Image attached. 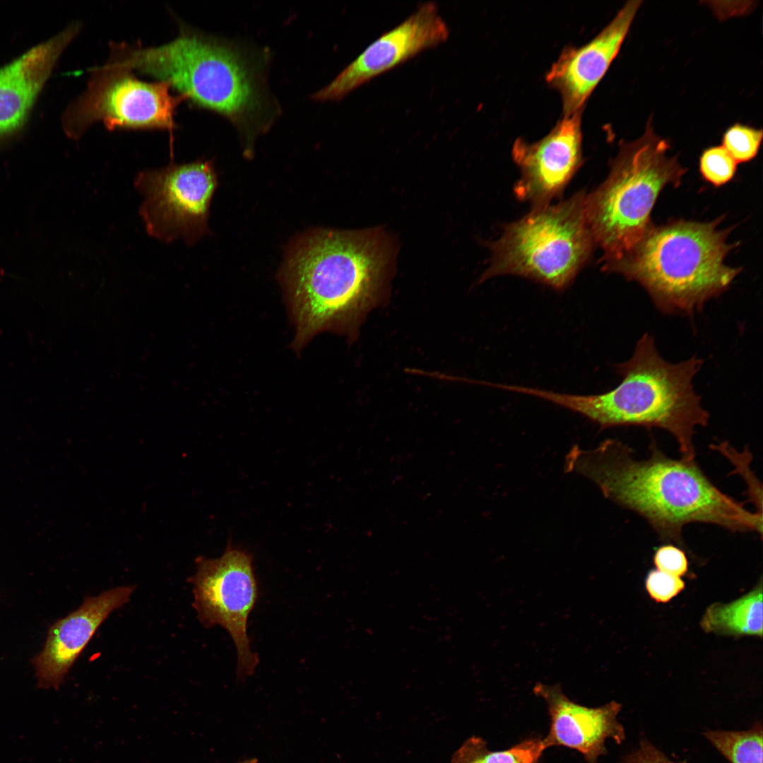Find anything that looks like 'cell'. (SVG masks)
I'll list each match as a JSON object with an SVG mask.
<instances>
[{
  "label": "cell",
  "mask_w": 763,
  "mask_h": 763,
  "mask_svg": "<svg viewBox=\"0 0 763 763\" xmlns=\"http://www.w3.org/2000/svg\"><path fill=\"white\" fill-rule=\"evenodd\" d=\"M621 763H686L675 762L670 759L661 751L646 739L640 741L639 746L627 754Z\"/></svg>",
  "instance_id": "cell-25"
},
{
  "label": "cell",
  "mask_w": 763,
  "mask_h": 763,
  "mask_svg": "<svg viewBox=\"0 0 763 763\" xmlns=\"http://www.w3.org/2000/svg\"><path fill=\"white\" fill-rule=\"evenodd\" d=\"M386 262L384 244L372 232L324 230L305 239L286 271L295 345L355 324L376 300Z\"/></svg>",
  "instance_id": "cell-3"
},
{
  "label": "cell",
  "mask_w": 763,
  "mask_h": 763,
  "mask_svg": "<svg viewBox=\"0 0 763 763\" xmlns=\"http://www.w3.org/2000/svg\"><path fill=\"white\" fill-rule=\"evenodd\" d=\"M710 447L723 454L734 466V470L731 473L741 475L746 483L747 487V494L750 500L755 506L756 511L762 514V487L750 468V462L752 457L747 448L740 452L732 447L727 442L712 444Z\"/></svg>",
  "instance_id": "cell-21"
},
{
  "label": "cell",
  "mask_w": 763,
  "mask_h": 763,
  "mask_svg": "<svg viewBox=\"0 0 763 763\" xmlns=\"http://www.w3.org/2000/svg\"><path fill=\"white\" fill-rule=\"evenodd\" d=\"M252 555L228 542L216 559L199 557L191 577L198 619L205 627L220 625L230 634L237 653V675L244 679L254 673L259 663L251 651L248 617L259 598Z\"/></svg>",
  "instance_id": "cell-10"
},
{
  "label": "cell",
  "mask_w": 763,
  "mask_h": 763,
  "mask_svg": "<svg viewBox=\"0 0 763 763\" xmlns=\"http://www.w3.org/2000/svg\"><path fill=\"white\" fill-rule=\"evenodd\" d=\"M646 588L656 602L666 603L684 589L685 582L679 576L654 569L648 574Z\"/></svg>",
  "instance_id": "cell-23"
},
{
  "label": "cell",
  "mask_w": 763,
  "mask_h": 763,
  "mask_svg": "<svg viewBox=\"0 0 763 763\" xmlns=\"http://www.w3.org/2000/svg\"><path fill=\"white\" fill-rule=\"evenodd\" d=\"M653 562L658 570L679 577L688 569L687 558L683 550L670 543L663 545L656 550Z\"/></svg>",
  "instance_id": "cell-24"
},
{
  "label": "cell",
  "mask_w": 763,
  "mask_h": 763,
  "mask_svg": "<svg viewBox=\"0 0 763 763\" xmlns=\"http://www.w3.org/2000/svg\"><path fill=\"white\" fill-rule=\"evenodd\" d=\"M702 364L695 356L678 363L665 360L646 333L632 357L616 365L622 380L609 391L579 395L523 386L521 392L579 413L601 429L637 425L664 430L676 440L682 459L691 461L696 456L695 429L709 420L692 383Z\"/></svg>",
  "instance_id": "cell-2"
},
{
  "label": "cell",
  "mask_w": 763,
  "mask_h": 763,
  "mask_svg": "<svg viewBox=\"0 0 763 763\" xmlns=\"http://www.w3.org/2000/svg\"><path fill=\"white\" fill-rule=\"evenodd\" d=\"M721 221L652 226L629 252L603 269L639 283L661 312L692 316L741 270L724 264L735 244L727 242L731 228L718 229Z\"/></svg>",
  "instance_id": "cell-4"
},
{
  "label": "cell",
  "mask_w": 763,
  "mask_h": 763,
  "mask_svg": "<svg viewBox=\"0 0 763 763\" xmlns=\"http://www.w3.org/2000/svg\"><path fill=\"white\" fill-rule=\"evenodd\" d=\"M704 735L731 763H762V724L746 731H711Z\"/></svg>",
  "instance_id": "cell-19"
},
{
  "label": "cell",
  "mask_w": 763,
  "mask_h": 763,
  "mask_svg": "<svg viewBox=\"0 0 763 763\" xmlns=\"http://www.w3.org/2000/svg\"><path fill=\"white\" fill-rule=\"evenodd\" d=\"M586 195L579 191L555 205L533 206L507 225L490 244V264L480 282L514 275L559 291L569 286L595 246L585 215Z\"/></svg>",
  "instance_id": "cell-7"
},
{
  "label": "cell",
  "mask_w": 763,
  "mask_h": 763,
  "mask_svg": "<svg viewBox=\"0 0 763 763\" xmlns=\"http://www.w3.org/2000/svg\"><path fill=\"white\" fill-rule=\"evenodd\" d=\"M706 632L762 637V585L728 603L709 606L701 620Z\"/></svg>",
  "instance_id": "cell-17"
},
{
  "label": "cell",
  "mask_w": 763,
  "mask_h": 763,
  "mask_svg": "<svg viewBox=\"0 0 763 763\" xmlns=\"http://www.w3.org/2000/svg\"><path fill=\"white\" fill-rule=\"evenodd\" d=\"M582 112L562 115L536 142L521 137L514 141L511 155L521 175L514 191L519 200L542 206L562 194L583 163Z\"/></svg>",
  "instance_id": "cell-12"
},
{
  "label": "cell",
  "mask_w": 763,
  "mask_h": 763,
  "mask_svg": "<svg viewBox=\"0 0 763 763\" xmlns=\"http://www.w3.org/2000/svg\"><path fill=\"white\" fill-rule=\"evenodd\" d=\"M642 2L627 1L593 39L581 46L564 47L551 65L545 81L561 96L562 115L583 111L588 98L617 57Z\"/></svg>",
  "instance_id": "cell-13"
},
{
  "label": "cell",
  "mask_w": 763,
  "mask_h": 763,
  "mask_svg": "<svg viewBox=\"0 0 763 763\" xmlns=\"http://www.w3.org/2000/svg\"><path fill=\"white\" fill-rule=\"evenodd\" d=\"M650 451L638 459L630 446L608 439L593 449L573 446L565 469L593 482L606 498L643 517L661 540L681 548L683 528L692 523L762 536V514L721 491L695 460L668 457L653 440Z\"/></svg>",
  "instance_id": "cell-1"
},
{
  "label": "cell",
  "mask_w": 763,
  "mask_h": 763,
  "mask_svg": "<svg viewBox=\"0 0 763 763\" xmlns=\"http://www.w3.org/2000/svg\"><path fill=\"white\" fill-rule=\"evenodd\" d=\"M256 759H246V760H244V761H242V762H239V763H256Z\"/></svg>",
  "instance_id": "cell-26"
},
{
  "label": "cell",
  "mask_w": 763,
  "mask_h": 763,
  "mask_svg": "<svg viewBox=\"0 0 763 763\" xmlns=\"http://www.w3.org/2000/svg\"><path fill=\"white\" fill-rule=\"evenodd\" d=\"M106 65L137 71L167 83L203 108L240 123L261 106L242 57L220 42L180 25L177 36L152 47L112 42Z\"/></svg>",
  "instance_id": "cell-5"
},
{
  "label": "cell",
  "mask_w": 763,
  "mask_h": 763,
  "mask_svg": "<svg viewBox=\"0 0 763 763\" xmlns=\"http://www.w3.org/2000/svg\"><path fill=\"white\" fill-rule=\"evenodd\" d=\"M670 144L653 131L649 118L643 135L620 143L606 179L586 194L585 215L603 265L629 252L653 226L651 213L662 189L678 187L686 172L667 153Z\"/></svg>",
  "instance_id": "cell-6"
},
{
  "label": "cell",
  "mask_w": 763,
  "mask_h": 763,
  "mask_svg": "<svg viewBox=\"0 0 763 763\" xmlns=\"http://www.w3.org/2000/svg\"><path fill=\"white\" fill-rule=\"evenodd\" d=\"M762 136V129L737 123L724 132L721 146L737 163L745 162L756 157Z\"/></svg>",
  "instance_id": "cell-20"
},
{
  "label": "cell",
  "mask_w": 763,
  "mask_h": 763,
  "mask_svg": "<svg viewBox=\"0 0 763 763\" xmlns=\"http://www.w3.org/2000/svg\"><path fill=\"white\" fill-rule=\"evenodd\" d=\"M546 749L543 739L531 738L509 749L492 751L484 740L473 736L454 754L451 763H538Z\"/></svg>",
  "instance_id": "cell-18"
},
{
  "label": "cell",
  "mask_w": 763,
  "mask_h": 763,
  "mask_svg": "<svg viewBox=\"0 0 763 763\" xmlns=\"http://www.w3.org/2000/svg\"><path fill=\"white\" fill-rule=\"evenodd\" d=\"M80 30V23H71L0 67V148L21 134L61 54Z\"/></svg>",
  "instance_id": "cell-14"
},
{
  "label": "cell",
  "mask_w": 763,
  "mask_h": 763,
  "mask_svg": "<svg viewBox=\"0 0 763 763\" xmlns=\"http://www.w3.org/2000/svg\"><path fill=\"white\" fill-rule=\"evenodd\" d=\"M134 590L119 586L85 597L77 610L50 626L43 649L32 660L38 687L59 688L100 625L129 601Z\"/></svg>",
  "instance_id": "cell-15"
},
{
  "label": "cell",
  "mask_w": 763,
  "mask_h": 763,
  "mask_svg": "<svg viewBox=\"0 0 763 763\" xmlns=\"http://www.w3.org/2000/svg\"><path fill=\"white\" fill-rule=\"evenodd\" d=\"M90 71L85 90L61 117L62 128L69 138H79L98 122L109 130L175 128L176 109L185 100L172 95L167 83L143 81L130 70L105 64Z\"/></svg>",
  "instance_id": "cell-8"
},
{
  "label": "cell",
  "mask_w": 763,
  "mask_h": 763,
  "mask_svg": "<svg viewBox=\"0 0 763 763\" xmlns=\"http://www.w3.org/2000/svg\"><path fill=\"white\" fill-rule=\"evenodd\" d=\"M737 165V162L722 146L705 149L699 158L702 176L715 187L730 182L735 174Z\"/></svg>",
  "instance_id": "cell-22"
},
{
  "label": "cell",
  "mask_w": 763,
  "mask_h": 763,
  "mask_svg": "<svg viewBox=\"0 0 763 763\" xmlns=\"http://www.w3.org/2000/svg\"><path fill=\"white\" fill-rule=\"evenodd\" d=\"M449 36V28L437 4L433 1L423 3L403 21L371 43L313 98L340 100L420 52L445 42Z\"/></svg>",
  "instance_id": "cell-11"
},
{
  "label": "cell",
  "mask_w": 763,
  "mask_h": 763,
  "mask_svg": "<svg viewBox=\"0 0 763 763\" xmlns=\"http://www.w3.org/2000/svg\"><path fill=\"white\" fill-rule=\"evenodd\" d=\"M216 177L208 162L170 163L140 171L134 179L143 200L139 208L146 232L170 244H194L205 232Z\"/></svg>",
  "instance_id": "cell-9"
},
{
  "label": "cell",
  "mask_w": 763,
  "mask_h": 763,
  "mask_svg": "<svg viewBox=\"0 0 763 763\" xmlns=\"http://www.w3.org/2000/svg\"><path fill=\"white\" fill-rule=\"evenodd\" d=\"M533 692L547 704L550 716L548 735L543 738L546 748L564 746L579 752L588 763H598L606 753L605 741L613 739L620 744L625 739L622 725L617 720L620 704L612 701L590 708L569 699L560 685L536 683Z\"/></svg>",
  "instance_id": "cell-16"
}]
</instances>
